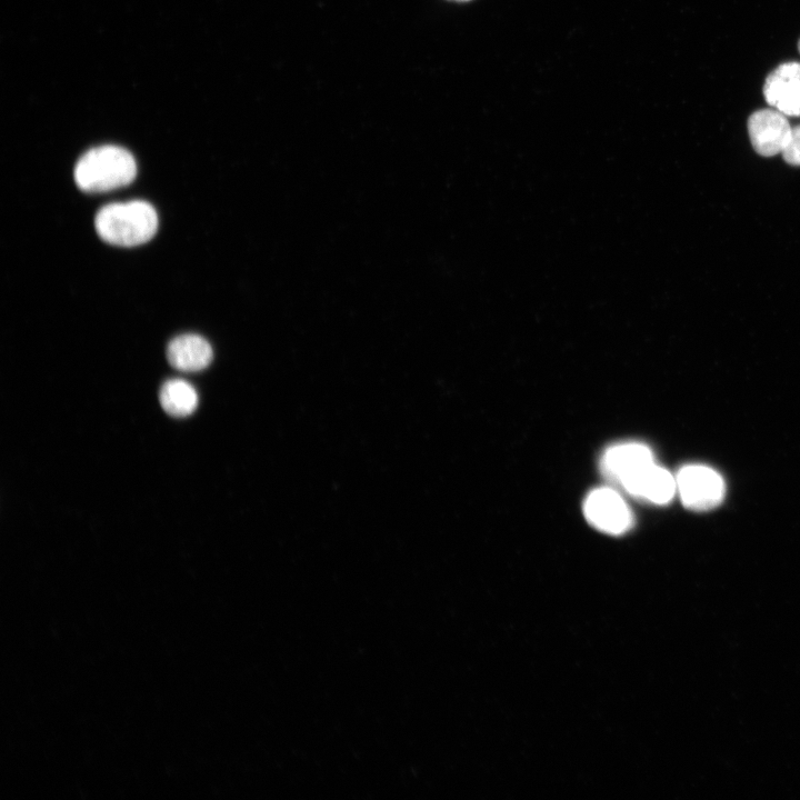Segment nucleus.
<instances>
[{
    "instance_id": "nucleus-7",
    "label": "nucleus",
    "mask_w": 800,
    "mask_h": 800,
    "mask_svg": "<svg viewBox=\"0 0 800 800\" xmlns=\"http://www.w3.org/2000/svg\"><path fill=\"white\" fill-rule=\"evenodd\" d=\"M653 462L649 447L638 442H626L606 450L601 459V470L607 478L620 486Z\"/></svg>"
},
{
    "instance_id": "nucleus-13",
    "label": "nucleus",
    "mask_w": 800,
    "mask_h": 800,
    "mask_svg": "<svg viewBox=\"0 0 800 800\" xmlns=\"http://www.w3.org/2000/svg\"><path fill=\"white\" fill-rule=\"evenodd\" d=\"M798 48H799V51H800V40H799V44H798Z\"/></svg>"
},
{
    "instance_id": "nucleus-4",
    "label": "nucleus",
    "mask_w": 800,
    "mask_h": 800,
    "mask_svg": "<svg viewBox=\"0 0 800 800\" xmlns=\"http://www.w3.org/2000/svg\"><path fill=\"white\" fill-rule=\"evenodd\" d=\"M583 513L598 530L621 534L632 526V513L622 497L611 488L591 491L584 500Z\"/></svg>"
},
{
    "instance_id": "nucleus-10",
    "label": "nucleus",
    "mask_w": 800,
    "mask_h": 800,
    "mask_svg": "<svg viewBox=\"0 0 800 800\" xmlns=\"http://www.w3.org/2000/svg\"><path fill=\"white\" fill-rule=\"evenodd\" d=\"M163 410L176 418L191 414L198 406V393L194 387L183 379L167 380L159 392Z\"/></svg>"
},
{
    "instance_id": "nucleus-12",
    "label": "nucleus",
    "mask_w": 800,
    "mask_h": 800,
    "mask_svg": "<svg viewBox=\"0 0 800 800\" xmlns=\"http://www.w3.org/2000/svg\"><path fill=\"white\" fill-rule=\"evenodd\" d=\"M451 1L467 2V1H470V0H451Z\"/></svg>"
},
{
    "instance_id": "nucleus-3",
    "label": "nucleus",
    "mask_w": 800,
    "mask_h": 800,
    "mask_svg": "<svg viewBox=\"0 0 800 800\" xmlns=\"http://www.w3.org/2000/svg\"><path fill=\"white\" fill-rule=\"evenodd\" d=\"M677 491L683 504L692 510H709L718 506L724 496V482L713 469L690 464L676 476Z\"/></svg>"
},
{
    "instance_id": "nucleus-1",
    "label": "nucleus",
    "mask_w": 800,
    "mask_h": 800,
    "mask_svg": "<svg viewBox=\"0 0 800 800\" xmlns=\"http://www.w3.org/2000/svg\"><path fill=\"white\" fill-rule=\"evenodd\" d=\"M94 226L103 241L119 247H134L156 234L158 216L154 208L142 200L116 202L97 212Z\"/></svg>"
},
{
    "instance_id": "nucleus-2",
    "label": "nucleus",
    "mask_w": 800,
    "mask_h": 800,
    "mask_svg": "<svg viewBox=\"0 0 800 800\" xmlns=\"http://www.w3.org/2000/svg\"><path fill=\"white\" fill-rule=\"evenodd\" d=\"M137 174L133 156L118 146L90 149L78 160L73 177L84 192L99 193L130 184Z\"/></svg>"
},
{
    "instance_id": "nucleus-6",
    "label": "nucleus",
    "mask_w": 800,
    "mask_h": 800,
    "mask_svg": "<svg viewBox=\"0 0 800 800\" xmlns=\"http://www.w3.org/2000/svg\"><path fill=\"white\" fill-rule=\"evenodd\" d=\"M763 94L784 116H800V63L788 62L774 69L766 79Z\"/></svg>"
},
{
    "instance_id": "nucleus-11",
    "label": "nucleus",
    "mask_w": 800,
    "mask_h": 800,
    "mask_svg": "<svg viewBox=\"0 0 800 800\" xmlns=\"http://www.w3.org/2000/svg\"><path fill=\"white\" fill-rule=\"evenodd\" d=\"M783 159L791 166H800V126L792 128L790 138L782 151Z\"/></svg>"
},
{
    "instance_id": "nucleus-8",
    "label": "nucleus",
    "mask_w": 800,
    "mask_h": 800,
    "mask_svg": "<svg viewBox=\"0 0 800 800\" xmlns=\"http://www.w3.org/2000/svg\"><path fill=\"white\" fill-rule=\"evenodd\" d=\"M620 487L633 497L657 504L669 502L677 491L676 477L656 462L623 481Z\"/></svg>"
},
{
    "instance_id": "nucleus-5",
    "label": "nucleus",
    "mask_w": 800,
    "mask_h": 800,
    "mask_svg": "<svg viewBox=\"0 0 800 800\" xmlns=\"http://www.w3.org/2000/svg\"><path fill=\"white\" fill-rule=\"evenodd\" d=\"M787 116L776 109L753 112L748 120V131L753 149L763 157L782 153L791 134Z\"/></svg>"
},
{
    "instance_id": "nucleus-9",
    "label": "nucleus",
    "mask_w": 800,
    "mask_h": 800,
    "mask_svg": "<svg viewBox=\"0 0 800 800\" xmlns=\"http://www.w3.org/2000/svg\"><path fill=\"white\" fill-rule=\"evenodd\" d=\"M213 352L210 343L194 333L180 334L167 347V359L177 370L197 372L207 368L212 361Z\"/></svg>"
}]
</instances>
